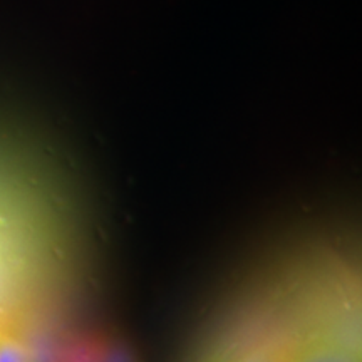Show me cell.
<instances>
[{
  "instance_id": "6da1fadb",
  "label": "cell",
  "mask_w": 362,
  "mask_h": 362,
  "mask_svg": "<svg viewBox=\"0 0 362 362\" xmlns=\"http://www.w3.org/2000/svg\"><path fill=\"white\" fill-rule=\"evenodd\" d=\"M287 362H361L356 347L327 336L305 339L288 349Z\"/></svg>"
},
{
  "instance_id": "7a4b0ae2",
  "label": "cell",
  "mask_w": 362,
  "mask_h": 362,
  "mask_svg": "<svg viewBox=\"0 0 362 362\" xmlns=\"http://www.w3.org/2000/svg\"><path fill=\"white\" fill-rule=\"evenodd\" d=\"M288 349L279 346H262L248 351L233 362H287Z\"/></svg>"
},
{
  "instance_id": "3957f363",
  "label": "cell",
  "mask_w": 362,
  "mask_h": 362,
  "mask_svg": "<svg viewBox=\"0 0 362 362\" xmlns=\"http://www.w3.org/2000/svg\"><path fill=\"white\" fill-rule=\"evenodd\" d=\"M0 362H33L27 347L19 339L0 336Z\"/></svg>"
}]
</instances>
